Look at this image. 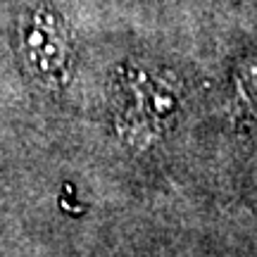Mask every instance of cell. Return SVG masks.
Listing matches in <instances>:
<instances>
[{
    "mask_svg": "<svg viewBox=\"0 0 257 257\" xmlns=\"http://www.w3.org/2000/svg\"><path fill=\"white\" fill-rule=\"evenodd\" d=\"M24 55L43 83L62 86L72 72V41L60 12L50 5H38L22 24Z\"/></svg>",
    "mask_w": 257,
    "mask_h": 257,
    "instance_id": "1",
    "label": "cell"
}]
</instances>
